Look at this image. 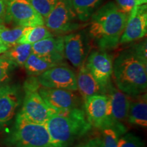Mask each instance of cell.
Returning <instances> with one entry per match:
<instances>
[{"instance_id": "10", "label": "cell", "mask_w": 147, "mask_h": 147, "mask_svg": "<svg viewBox=\"0 0 147 147\" xmlns=\"http://www.w3.org/2000/svg\"><path fill=\"white\" fill-rule=\"evenodd\" d=\"M113 61L111 55L105 51L98 49L89 53L84 63L93 78L106 91L112 84Z\"/></svg>"}, {"instance_id": "5", "label": "cell", "mask_w": 147, "mask_h": 147, "mask_svg": "<svg viewBox=\"0 0 147 147\" xmlns=\"http://www.w3.org/2000/svg\"><path fill=\"white\" fill-rule=\"evenodd\" d=\"M37 78L32 77L25 83V95L23 107L19 114L31 122L46 124L55 113L47 105L38 91L39 87Z\"/></svg>"}, {"instance_id": "6", "label": "cell", "mask_w": 147, "mask_h": 147, "mask_svg": "<svg viewBox=\"0 0 147 147\" xmlns=\"http://www.w3.org/2000/svg\"><path fill=\"white\" fill-rule=\"evenodd\" d=\"M70 0H57L56 5L45 18V25L51 32L66 34L84 26L80 23Z\"/></svg>"}, {"instance_id": "17", "label": "cell", "mask_w": 147, "mask_h": 147, "mask_svg": "<svg viewBox=\"0 0 147 147\" xmlns=\"http://www.w3.org/2000/svg\"><path fill=\"white\" fill-rule=\"evenodd\" d=\"M76 82L77 91H79L83 100L93 95H106L107 93L84 65L79 68L76 75Z\"/></svg>"}, {"instance_id": "8", "label": "cell", "mask_w": 147, "mask_h": 147, "mask_svg": "<svg viewBox=\"0 0 147 147\" xmlns=\"http://www.w3.org/2000/svg\"><path fill=\"white\" fill-rule=\"evenodd\" d=\"M65 58L76 68L84 65L91 51V39L84 30L63 36Z\"/></svg>"}, {"instance_id": "9", "label": "cell", "mask_w": 147, "mask_h": 147, "mask_svg": "<svg viewBox=\"0 0 147 147\" xmlns=\"http://www.w3.org/2000/svg\"><path fill=\"white\" fill-rule=\"evenodd\" d=\"M37 80L39 85L43 87L77 91L76 74L64 63L45 71L37 76Z\"/></svg>"}, {"instance_id": "25", "label": "cell", "mask_w": 147, "mask_h": 147, "mask_svg": "<svg viewBox=\"0 0 147 147\" xmlns=\"http://www.w3.org/2000/svg\"><path fill=\"white\" fill-rule=\"evenodd\" d=\"M35 10L44 18L54 8L57 0H29Z\"/></svg>"}, {"instance_id": "16", "label": "cell", "mask_w": 147, "mask_h": 147, "mask_svg": "<svg viewBox=\"0 0 147 147\" xmlns=\"http://www.w3.org/2000/svg\"><path fill=\"white\" fill-rule=\"evenodd\" d=\"M19 104L16 87L10 85L0 87V123H5L12 119Z\"/></svg>"}, {"instance_id": "14", "label": "cell", "mask_w": 147, "mask_h": 147, "mask_svg": "<svg viewBox=\"0 0 147 147\" xmlns=\"http://www.w3.org/2000/svg\"><path fill=\"white\" fill-rule=\"evenodd\" d=\"M106 95L109 99L110 115L113 123L117 127L126 131L124 123L127 121L131 96H129L112 83Z\"/></svg>"}, {"instance_id": "24", "label": "cell", "mask_w": 147, "mask_h": 147, "mask_svg": "<svg viewBox=\"0 0 147 147\" xmlns=\"http://www.w3.org/2000/svg\"><path fill=\"white\" fill-rule=\"evenodd\" d=\"M102 131L103 147H118L119 138L126 132L117 127H108Z\"/></svg>"}, {"instance_id": "26", "label": "cell", "mask_w": 147, "mask_h": 147, "mask_svg": "<svg viewBox=\"0 0 147 147\" xmlns=\"http://www.w3.org/2000/svg\"><path fill=\"white\" fill-rule=\"evenodd\" d=\"M118 147H144V143L135 134L127 133L120 137Z\"/></svg>"}, {"instance_id": "11", "label": "cell", "mask_w": 147, "mask_h": 147, "mask_svg": "<svg viewBox=\"0 0 147 147\" xmlns=\"http://www.w3.org/2000/svg\"><path fill=\"white\" fill-rule=\"evenodd\" d=\"M84 102V113L91 127L100 130L108 127H116L110 118L107 95H93L87 97Z\"/></svg>"}, {"instance_id": "31", "label": "cell", "mask_w": 147, "mask_h": 147, "mask_svg": "<svg viewBox=\"0 0 147 147\" xmlns=\"http://www.w3.org/2000/svg\"><path fill=\"white\" fill-rule=\"evenodd\" d=\"M6 14V0H0V25L5 21Z\"/></svg>"}, {"instance_id": "20", "label": "cell", "mask_w": 147, "mask_h": 147, "mask_svg": "<svg viewBox=\"0 0 147 147\" xmlns=\"http://www.w3.org/2000/svg\"><path fill=\"white\" fill-rule=\"evenodd\" d=\"M56 65H58L53 63L49 59L32 53L23 67H25V69H26L29 75L32 76H38L45 71Z\"/></svg>"}, {"instance_id": "1", "label": "cell", "mask_w": 147, "mask_h": 147, "mask_svg": "<svg viewBox=\"0 0 147 147\" xmlns=\"http://www.w3.org/2000/svg\"><path fill=\"white\" fill-rule=\"evenodd\" d=\"M129 15L114 1L100 6L93 14L87 33L98 49L107 51L118 47Z\"/></svg>"}, {"instance_id": "29", "label": "cell", "mask_w": 147, "mask_h": 147, "mask_svg": "<svg viewBox=\"0 0 147 147\" xmlns=\"http://www.w3.org/2000/svg\"><path fill=\"white\" fill-rule=\"evenodd\" d=\"M78 147H103L102 135L92 136L82 142Z\"/></svg>"}, {"instance_id": "28", "label": "cell", "mask_w": 147, "mask_h": 147, "mask_svg": "<svg viewBox=\"0 0 147 147\" xmlns=\"http://www.w3.org/2000/svg\"><path fill=\"white\" fill-rule=\"evenodd\" d=\"M133 51L134 54L137 55L138 57L142 59L144 61L147 62V55H146V40L136 44L131 47L129 48Z\"/></svg>"}, {"instance_id": "32", "label": "cell", "mask_w": 147, "mask_h": 147, "mask_svg": "<svg viewBox=\"0 0 147 147\" xmlns=\"http://www.w3.org/2000/svg\"><path fill=\"white\" fill-rule=\"evenodd\" d=\"M9 49V48L5 45L2 42V40L0 38V54H3L5 52H6Z\"/></svg>"}, {"instance_id": "12", "label": "cell", "mask_w": 147, "mask_h": 147, "mask_svg": "<svg viewBox=\"0 0 147 147\" xmlns=\"http://www.w3.org/2000/svg\"><path fill=\"white\" fill-rule=\"evenodd\" d=\"M38 91L48 106L54 111H63L80 108L81 100L74 92L39 86Z\"/></svg>"}, {"instance_id": "33", "label": "cell", "mask_w": 147, "mask_h": 147, "mask_svg": "<svg viewBox=\"0 0 147 147\" xmlns=\"http://www.w3.org/2000/svg\"><path fill=\"white\" fill-rule=\"evenodd\" d=\"M136 5H142V4H146L147 2V0H136Z\"/></svg>"}, {"instance_id": "7", "label": "cell", "mask_w": 147, "mask_h": 147, "mask_svg": "<svg viewBox=\"0 0 147 147\" xmlns=\"http://www.w3.org/2000/svg\"><path fill=\"white\" fill-rule=\"evenodd\" d=\"M10 22L21 27L45 25V18L35 10L29 0H6L5 23Z\"/></svg>"}, {"instance_id": "23", "label": "cell", "mask_w": 147, "mask_h": 147, "mask_svg": "<svg viewBox=\"0 0 147 147\" xmlns=\"http://www.w3.org/2000/svg\"><path fill=\"white\" fill-rule=\"evenodd\" d=\"M30 27L17 26L9 29L3 25H0V38L9 49L17 45L19 40Z\"/></svg>"}, {"instance_id": "15", "label": "cell", "mask_w": 147, "mask_h": 147, "mask_svg": "<svg viewBox=\"0 0 147 147\" xmlns=\"http://www.w3.org/2000/svg\"><path fill=\"white\" fill-rule=\"evenodd\" d=\"M32 53L59 65L64 63L63 36H51L32 45Z\"/></svg>"}, {"instance_id": "21", "label": "cell", "mask_w": 147, "mask_h": 147, "mask_svg": "<svg viewBox=\"0 0 147 147\" xmlns=\"http://www.w3.org/2000/svg\"><path fill=\"white\" fill-rule=\"evenodd\" d=\"M32 53V45L17 44L10 48L6 52L3 53V55L15 66H24Z\"/></svg>"}, {"instance_id": "30", "label": "cell", "mask_w": 147, "mask_h": 147, "mask_svg": "<svg viewBox=\"0 0 147 147\" xmlns=\"http://www.w3.org/2000/svg\"><path fill=\"white\" fill-rule=\"evenodd\" d=\"M116 4L123 12L128 14L136 5V0H116Z\"/></svg>"}, {"instance_id": "13", "label": "cell", "mask_w": 147, "mask_h": 147, "mask_svg": "<svg viewBox=\"0 0 147 147\" xmlns=\"http://www.w3.org/2000/svg\"><path fill=\"white\" fill-rule=\"evenodd\" d=\"M147 33V7L146 4L136 5L129 15L119 44L130 43L140 40Z\"/></svg>"}, {"instance_id": "18", "label": "cell", "mask_w": 147, "mask_h": 147, "mask_svg": "<svg viewBox=\"0 0 147 147\" xmlns=\"http://www.w3.org/2000/svg\"><path fill=\"white\" fill-rule=\"evenodd\" d=\"M127 121L130 124L147 127V95L146 93L131 97Z\"/></svg>"}, {"instance_id": "22", "label": "cell", "mask_w": 147, "mask_h": 147, "mask_svg": "<svg viewBox=\"0 0 147 147\" xmlns=\"http://www.w3.org/2000/svg\"><path fill=\"white\" fill-rule=\"evenodd\" d=\"M53 36L52 33L45 25L30 27L19 40L18 44L33 45L37 42Z\"/></svg>"}, {"instance_id": "2", "label": "cell", "mask_w": 147, "mask_h": 147, "mask_svg": "<svg viewBox=\"0 0 147 147\" xmlns=\"http://www.w3.org/2000/svg\"><path fill=\"white\" fill-rule=\"evenodd\" d=\"M113 77L116 87L129 96L146 93L147 62L138 57L130 49L125 50L113 61Z\"/></svg>"}, {"instance_id": "3", "label": "cell", "mask_w": 147, "mask_h": 147, "mask_svg": "<svg viewBox=\"0 0 147 147\" xmlns=\"http://www.w3.org/2000/svg\"><path fill=\"white\" fill-rule=\"evenodd\" d=\"M46 125L53 147H69L91 131L92 127L84 110L80 108L55 112Z\"/></svg>"}, {"instance_id": "27", "label": "cell", "mask_w": 147, "mask_h": 147, "mask_svg": "<svg viewBox=\"0 0 147 147\" xmlns=\"http://www.w3.org/2000/svg\"><path fill=\"white\" fill-rule=\"evenodd\" d=\"M14 65L8 58L2 55L0 56V87L8 78L9 72Z\"/></svg>"}, {"instance_id": "4", "label": "cell", "mask_w": 147, "mask_h": 147, "mask_svg": "<svg viewBox=\"0 0 147 147\" xmlns=\"http://www.w3.org/2000/svg\"><path fill=\"white\" fill-rule=\"evenodd\" d=\"M7 143L14 147H53L46 124L31 122L19 113Z\"/></svg>"}, {"instance_id": "19", "label": "cell", "mask_w": 147, "mask_h": 147, "mask_svg": "<svg viewBox=\"0 0 147 147\" xmlns=\"http://www.w3.org/2000/svg\"><path fill=\"white\" fill-rule=\"evenodd\" d=\"M103 1L104 0H70L74 10L81 22H86L90 19Z\"/></svg>"}]
</instances>
